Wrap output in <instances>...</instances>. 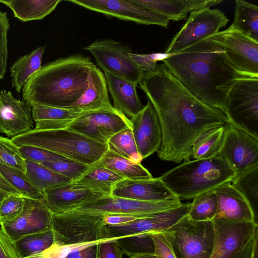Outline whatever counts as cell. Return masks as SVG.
Masks as SVG:
<instances>
[{"label":"cell","instance_id":"obj_1","mask_svg":"<svg viewBox=\"0 0 258 258\" xmlns=\"http://www.w3.org/2000/svg\"><path fill=\"white\" fill-rule=\"evenodd\" d=\"M139 85L160 122L162 142L157 152L162 160L176 163L190 160L195 142L210 129L229 121L220 110L192 95L164 63L145 73Z\"/></svg>","mask_w":258,"mask_h":258},{"label":"cell","instance_id":"obj_2","mask_svg":"<svg viewBox=\"0 0 258 258\" xmlns=\"http://www.w3.org/2000/svg\"><path fill=\"white\" fill-rule=\"evenodd\" d=\"M196 98L226 113L228 93L241 75L215 43L204 39L162 60ZM226 115V114H225Z\"/></svg>","mask_w":258,"mask_h":258},{"label":"cell","instance_id":"obj_3","mask_svg":"<svg viewBox=\"0 0 258 258\" xmlns=\"http://www.w3.org/2000/svg\"><path fill=\"white\" fill-rule=\"evenodd\" d=\"M94 65L90 57L81 54L47 63L27 81L22 89V100L32 106L72 108L85 92Z\"/></svg>","mask_w":258,"mask_h":258},{"label":"cell","instance_id":"obj_4","mask_svg":"<svg viewBox=\"0 0 258 258\" xmlns=\"http://www.w3.org/2000/svg\"><path fill=\"white\" fill-rule=\"evenodd\" d=\"M53 247L59 258H98L105 240L104 215L71 210L52 214Z\"/></svg>","mask_w":258,"mask_h":258},{"label":"cell","instance_id":"obj_5","mask_svg":"<svg viewBox=\"0 0 258 258\" xmlns=\"http://www.w3.org/2000/svg\"><path fill=\"white\" fill-rule=\"evenodd\" d=\"M236 173L221 157L184 161L163 173L159 178L180 200L231 182Z\"/></svg>","mask_w":258,"mask_h":258},{"label":"cell","instance_id":"obj_6","mask_svg":"<svg viewBox=\"0 0 258 258\" xmlns=\"http://www.w3.org/2000/svg\"><path fill=\"white\" fill-rule=\"evenodd\" d=\"M17 146L37 147L89 165L99 161L107 150L97 142L69 128L32 129L11 139Z\"/></svg>","mask_w":258,"mask_h":258},{"label":"cell","instance_id":"obj_7","mask_svg":"<svg viewBox=\"0 0 258 258\" xmlns=\"http://www.w3.org/2000/svg\"><path fill=\"white\" fill-rule=\"evenodd\" d=\"M161 232L176 258H210L215 240L213 221H195L186 215Z\"/></svg>","mask_w":258,"mask_h":258},{"label":"cell","instance_id":"obj_8","mask_svg":"<svg viewBox=\"0 0 258 258\" xmlns=\"http://www.w3.org/2000/svg\"><path fill=\"white\" fill-rule=\"evenodd\" d=\"M225 114L233 125L258 139V78L236 82L228 94Z\"/></svg>","mask_w":258,"mask_h":258},{"label":"cell","instance_id":"obj_9","mask_svg":"<svg viewBox=\"0 0 258 258\" xmlns=\"http://www.w3.org/2000/svg\"><path fill=\"white\" fill-rule=\"evenodd\" d=\"M94 56L104 72L109 73L138 84L144 73L130 56L132 52L125 44L110 39L97 40L83 48Z\"/></svg>","mask_w":258,"mask_h":258},{"label":"cell","instance_id":"obj_10","mask_svg":"<svg viewBox=\"0 0 258 258\" xmlns=\"http://www.w3.org/2000/svg\"><path fill=\"white\" fill-rule=\"evenodd\" d=\"M229 21L219 9L206 8L190 13L185 24L173 38L165 53L172 55L218 32Z\"/></svg>","mask_w":258,"mask_h":258},{"label":"cell","instance_id":"obj_11","mask_svg":"<svg viewBox=\"0 0 258 258\" xmlns=\"http://www.w3.org/2000/svg\"><path fill=\"white\" fill-rule=\"evenodd\" d=\"M205 39L219 45L241 75L258 78V42L230 26Z\"/></svg>","mask_w":258,"mask_h":258},{"label":"cell","instance_id":"obj_12","mask_svg":"<svg viewBox=\"0 0 258 258\" xmlns=\"http://www.w3.org/2000/svg\"><path fill=\"white\" fill-rule=\"evenodd\" d=\"M182 204L178 198L149 202L107 195L84 204L72 210L103 215H133L139 218H143L178 207Z\"/></svg>","mask_w":258,"mask_h":258},{"label":"cell","instance_id":"obj_13","mask_svg":"<svg viewBox=\"0 0 258 258\" xmlns=\"http://www.w3.org/2000/svg\"><path fill=\"white\" fill-rule=\"evenodd\" d=\"M131 126L130 119L113 107L83 112L68 126L97 142L106 144L122 130Z\"/></svg>","mask_w":258,"mask_h":258},{"label":"cell","instance_id":"obj_14","mask_svg":"<svg viewBox=\"0 0 258 258\" xmlns=\"http://www.w3.org/2000/svg\"><path fill=\"white\" fill-rule=\"evenodd\" d=\"M224 126L223 141L218 156L222 157L236 174L258 165V139L229 121Z\"/></svg>","mask_w":258,"mask_h":258},{"label":"cell","instance_id":"obj_15","mask_svg":"<svg viewBox=\"0 0 258 258\" xmlns=\"http://www.w3.org/2000/svg\"><path fill=\"white\" fill-rule=\"evenodd\" d=\"M212 221L215 240L210 258H235L258 230L256 223L223 219Z\"/></svg>","mask_w":258,"mask_h":258},{"label":"cell","instance_id":"obj_16","mask_svg":"<svg viewBox=\"0 0 258 258\" xmlns=\"http://www.w3.org/2000/svg\"><path fill=\"white\" fill-rule=\"evenodd\" d=\"M86 9L120 19L144 25L168 27L169 20L151 10L123 0H68Z\"/></svg>","mask_w":258,"mask_h":258},{"label":"cell","instance_id":"obj_17","mask_svg":"<svg viewBox=\"0 0 258 258\" xmlns=\"http://www.w3.org/2000/svg\"><path fill=\"white\" fill-rule=\"evenodd\" d=\"M190 204H182L178 207L138 218L124 224L105 225V240L114 239L140 233L161 232L185 216L189 211Z\"/></svg>","mask_w":258,"mask_h":258},{"label":"cell","instance_id":"obj_18","mask_svg":"<svg viewBox=\"0 0 258 258\" xmlns=\"http://www.w3.org/2000/svg\"><path fill=\"white\" fill-rule=\"evenodd\" d=\"M25 204L20 215L1 224V228L13 241L29 234L51 228L52 214L42 201L24 197Z\"/></svg>","mask_w":258,"mask_h":258},{"label":"cell","instance_id":"obj_19","mask_svg":"<svg viewBox=\"0 0 258 258\" xmlns=\"http://www.w3.org/2000/svg\"><path fill=\"white\" fill-rule=\"evenodd\" d=\"M32 105L16 99L10 91H0V133L9 137L32 130Z\"/></svg>","mask_w":258,"mask_h":258},{"label":"cell","instance_id":"obj_20","mask_svg":"<svg viewBox=\"0 0 258 258\" xmlns=\"http://www.w3.org/2000/svg\"><path fill=\"white\" fill-rule=\"evenodd\" d=\"M130 121L137 149L143 159L157 152L162 142V132L157 114L149 100Z\"/></svg>","mask_w":258,"mask_h":258},{"label":"cell","instance_id":"obj_21","mask_svg":"<svg viewBox=\"0 0 258 258\" xmlns=\"http://www.w3.org/2000/svg\"><path fill=\"white\" fill-rule=\"evenodd\" d=\"M44 202L52 214L73 210L105 195L73 182L45 190Z\"/></svg>","mask_w":258,"mask_h":258},{"label":"cell","instance_id":"obj_22","mask_svg":"<svg viewBox=\"0 0 258 258\" xmlns=\"http://www.w3.org/2000/svg\"><path fill=\"white\" fill-rule=\"evenodd\" d=\"M111 195L149 202L177 198L159 177L147 179L121 180L115 185Z\"/></svg>","mask_w":258,"mask_h":258},{"label":"cell","instance_id":"obj_23","mask_svg":"<svg viewBox=\"0 0 258 258\" xmlns=\"http://www.w3.org/2000/svg\"><path fill=\"white\" fill-rule=\"evenodd\" d=\"M217 209L214 219L256 223V217L245 198L231 184L224 183L214 188Z\"/></svg>","mask_w":258,"mask_h":258},{"label":"cell","instance_id":"obj_24","mask_svg":"<svg viewBox=\"0 0 258 258\" xmlns=\"http://www.w3.org/2000/svg\"><path fill=\"white\" fill-rule=\"evenodd\" d=\"M108 91L113 99V107L127 118L134 117L144 108L137 94V84L109 73L105 72Z\"/></svg>","mask_w":258,"mask_h":258},{"label":"cell","instance_id":"obj_25","mask_svg":"<svg viewBox=\"0 0 258 258\" xmlns=\"http://www.w3.org/2000/svg\"><path fill=\"white\" fill-rule=\"evenodd\" d=\"M132 3L155 11L170 20L185 19L188 13L215 6L220 0H129Z\"/></svg>","mask_w":258,"mask_h":258},{"label":"cell","instance_id":"obj_26","mask_svg":"<svg viewBox=\"0 0 258 258\" xmlns=\"http://www.w3.org/2000/svg\"><path fill=\"white\" fill-rule=\"evenodd\" d=\"M105 77L96 65L92 68L89 76L86 89L72 108H78L84 112L111 108Z\"/></svg>","mask_w":258,"mask_h":258},{"label":"cell","instance_id":"obj_27","mask_svg":"<svg viewBox=\"0 0 258 258\" xmlns=\"http://www.w3.org/2000/svg\"><path fill=\"white\" fill-rule=\"evenodd\" d=\"M84 111L78 108H61L38 104L32 106L34 129L49 130L67 128Z\"/></svg>","mask_w":258,"mask_h":258},{"label":"cell","instance_id":"obj_28","mask_svg":"<svg viewBox=\"0 0 258 258\" xmlns=\"http://www.w3.org/2000/svg\"><path fill=\"white\" fill-rule=\"evenodd\" d=\"M124 178L101 165L98 161L78 179L73 181L76 184L104 195H111L115 185Z\"/></svg>","mask_w":258,"mask_h":258},{"label":"cell","instance_id":"obj_29","mask_svg":"<svg viewBox=\"0 0 258 258\" xmlns=\"http://www.w3.org/2000/svg\"><path fill=\"white\" fill-rule=\"evenodd\" d=\"M60 2V0H0V3L12 11L15 17L24 22L43 19Z\"/></svg>","mask_w":258,"mask_h":258},{"label":"cell","instance_id":"obj_30","mask_svg":"<svg viewBox=\"0 0 258 258\" xmlns=\"http://www.w3.org/2000/svg\"><path fill=\"white\" fill-rule=\"evenodd\" d=\"M45 46H40L29 54L19 57L11 66L12 86L18 93L29 78L41 68Z\"/></svg>","mask_w":258,"mask_h":258},{"label":"cell","instance_id":"obj_31","mask_svg":"<svg viewBox=\"0 0 258 258\" xmlns=\"http://www.w3.org/2000/svg\"><path fill=\"white\" fill-rule=\"evenodd\" d=\"M98 162L114 173L126 179H147L153 178L141 163H134L107 150Z\"/></svg>","mask_w":258,"mask_h":258},{"label":"cell","instance_id":"obj_32","mask_svg":"<svg viewBox=\"0 0 258 258\" xmlns=\"http://www.w3.org/2000/svg\"><path fill=\"white\" fill-rule=\"evenodd\" d=\"M230 27L258 42V7L242 0H236L234 20Z\"/></svg>","mask_w":258,"mask_h":258},{"label":"cell","instance_id":"obj_33","mask_svg":"<svg viewBox=\"0 0 258 258\" xmlns=\"http://www.w3.org/2000/svg\"><path fill=\"white\" fill-rule=\"evenodd\" d=\"M26 175L32 184L43 192L47 189L72 182L70 178L57 173L41 164L25 160Z\"/></svg>","mask_w":258,"mask_h":258},{"label":"cell","instance_id":"obj_34","mask_svg":"<svg viewBox=\"0 0 258 258\" xmlns=\"http://www.w3.org/2000/svg\"><path fill=\"white\" fill-rule=\"evenodd\" d=\"M20 258H26L40 253L54 244V234L51 228L24 236L13 242Z\"/></svg>","mask_w":258,"mask_h":258},{"label":"cell","instance_id":"obj_35","mask_svg":"<svg viewBox=\"0 0 258 258\" xmlns=\"http://www.w3.org/2000/svg\"><path fill=\"white\" fill-rule=\"evenodd\" d=\"M224 125L212 128L203 134L195 143L191 149L194 159H205L218 156L222 146Z\"/></svg>","mask_w":258,"mask_h":258},{"label":"cell","instance_id":"obj_36","mask_svg":"<svg viewBox=\"0 0 258 258\" xmlns=\"http://www.w3.org/2000/svg\"><path fill=\"white\" fill-rule=\"evenodd\" d=\"M230 183L245 198L257 217L258 165L236 174Z\"/></svg>","mask_w":258,"mask_h":258},{"label":"cell","instance_id":"obj_37","mask_svg":"<svg viewBox=\"0 0 258 258\" xmlns=\"http://www.w3.org/2000/svg\"><path fill=\"white\" fill-rule=\"evenodd\" d=\"M0 176L17 189L23 197L44 202V193L37 188L25 173L0 163Z\"/></svg>","mask_w":258,"mask_h":258},{"label":"cell","instance_id":"obj_38","mask_svg":"<svg viewBox=\"0 0 258 258\" xmlns=\"http://www.w3.org/2000/svg\"><path fill=\"white\" fill-rule=\"evenodd\" d=\"M106 144L107 150L134 163H140L143 160L137 149L131 126L114 135Z\"/></svg>","mask_w":258,"mask_h":258},{"label":"cell","instance_id":"obj_39","mask_svg":"<svg viewBox=\"0 0 258 258\" xmlns=\"http://www.w3.org/2000/svg\"><path fill=\"white\" fill-rule=\"evenodd\" d=\"M152 233L137 234L114 239L123 254L130 258L142 254H154Z\"/></svg>","mask_w":258,"mask_h":258},{"label":"cell","instance_id":"obj_40","mask_svg":"<svg viewBox=\"0 0 258 258\" xmlns=\"http://www.w3.org/2000/svg\"><path fill=\"white\" fill-rule=\"evenodd\" d=\"M193 199L187 216L195 221H212L217 209V197L214 189L202 193Z\"/></svg>","mask_w":258,"mask_h":258},{"label":"cell","instance_id":"obj_41","mask_svg":"<svg viewBox=\"0 0 258 258\" xmlns=\"http://www.w3.org/2000/svg\"><path fill=\"white\" fill-rule=\"evenodd\" d=\"M41 164L53 171L70 178L73 181L85 173L91 165L68 158Z\"/></svg>","mask_w":258,"mask_h":258},{"label":"cell","instance_id":"obj_42","mask_svg":"<svg viewBox=\"0 0 258 258\" xmlns=\"http://www.w3.org/2000/svg\"><path fill=\"white\" fill-rule=\"evenodd\" d=\"M0 163L13 167L25 173V160L11 139L0 136Z\"/></svg>","mask_w":258,"mask_h":258},{"label":"cell","instance_id":"obj_43","mask_svg":"<svg viewBox=\"0 0 258 258\" xmlns=\"http://www.w3.org/2000/svg\"><path fill=\"white\" fill-rule=\"evenodd\" d=\"M25 204V199L22 196L10 194L0 204V225L12 221L21 213Z\"/></svg>","mask_w":258,"mask_h":258},{"label":"cell","instance_id":"obj_44","mask_svg":"<svg viewBox=\"0 0 258 258\" xmlns=\"http://www.w3.org/2000/svg\"><path fill=\"white\" fill-rule=\"evenodd\" d=\"M19 151L25 160L42 163L45 162L55 161L66 159L63 156L44 149L24 145L18 147Z\"/></svg>","mask_w":258,"mask_h":258},{"label":"cell","instance_id":"obj_45","mask_svg":"<svg viewBox=\"0 0 258 258\" xmlns=\"http://www.w3.org/2000/svg\"><path fill=\"white\" fill-rule=\"evenodd\" d=\"M10 26L7 13L0 10V80L4 79L7 72L8 59V33Z\"/></svg>","mask_w":258,"mask_h":258},{"label":"cell","instance_id":"obj_46","mask_svg":"<svg viewBox=\"0 0 258 258\" xmlns=\"http://www.w3.org/2000/svg\"><path fill=\"white\" fill-rule=\"evenodd\" d=\"M166 54H136L132 52L130 53L132 59L144 73H150L155 71L157 67L156 62L162 60L168 56Z\"/></svg>","mask_w":258,"mask_h":258},{"label":"cell","instance_id":"obj_47","mask_svg":"<svg viewBox=\"0 0 258 258\" xmlns=\"http://www.w3.org/2000/svg\"><path fill=\"white\" fill-rule=\"evenodd\" d=\"M151 235L155 255L159 258H176L169 241L162 232L152 233Z\"/></svg>","mask_w":258,"mask_h":258},{"label":"cell","instance_id":"obj_48","mask_svg":"<svg viewBox=\"0 0 258 258\" xmlns=\"http://www.w3.org/2000/svg\"><path fill=\"white\" fill-rule=\"evenodd\" d=\"M123 253L114 239L99 242L98 258H122Z\"/></svg>","mask_w":258,"mask_h":258},{"label":"cell","instance_id":"obj_49","mask_svg":"<svg viewBox=\"0 0 258 258\" xmlns=\"http://www.w3.org/2000/svg\"><path fill=\"white\" fill-rule=\"evenodd\" d=\"M0 258H20L13 242L0 228Z\"/></svg>","mask_w":258,"mask_h":258},{"label":"cell","instance_id":"obj_50","mask_svg":"<svg viewBox=\"0 0 258 258\" xmlns=\"http://www.w3.org/2000/svg\"><path fill=\"white\" fill-rule=\"evenodd\" d=\"M140 218L133 215H104V222L107 225H116L124 224Z\"/></svg>","mask_w":258,"mask_h":258},{"label":"cell","instance_id":"obj_51","mask_svg":"<svg viewBox=\"0 0 258 258\" xmlns=\"http://www.w3.org/2000/svg\"><path fill=\"white\" fill-rule=\"evenodd\" d=\"M11 194L21 196L17 189L0 176V204L4 198Z\"/></svg>","mask_w":258,"mask_h":258},{"label":"cell","instance_id":"obj_52","mask_svg":"<svg viewBox=\"0 0 258 258\" xmlns=\"http://www.w3.org/2000/svg\"><path fill=\"white\" fill-rule=\"evenodd\" d=\"M257 234H258V230L255 232L253 236L248 241L235 258H251L254 239Z\"/></svg>","mask_w":258,"mask_h":258},{"label":"cell","instance_id":"obj_53","mask_svg":"<svg viewBox=\"0 0 258 258\" xmlns=\"http://www.w3.org/2000/svg\"><path fill=\"white\" fill-rule=\"evenodd\" d=\"M251 258H258V234L255 237Z\"/></svg>","mask_w":258,"mask_h":258},{"label":"cell","instance_id":"obj_54","mask_svg":"<svg viewBox=\"0 0 258 258\" xmlns=\"http://www.w3.org/2000/svg\"><path fill=\"white\" fill-rule=\"evenodd\" d=\"M132 258H159L155 254H142L135 256Z\"/></svg>","mask_w":258,"mask_h":258}]
</instances>
